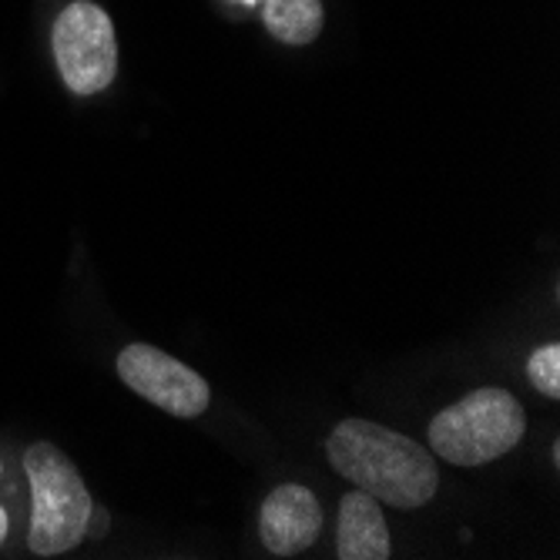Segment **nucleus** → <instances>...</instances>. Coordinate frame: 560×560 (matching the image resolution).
Segmentation results:
<instances>
[{
    "mask_svg": "<svg viewBox=\"0 0 560 560\" xmlns=\"http://www.w3.org/2000/svg\"><path fill=\"white\" fill-rule=\"evenodd\" d=\"M269 34L282 44L302 47L323 34V4L319 0H269L262 14Z\"/></svg>",
    "mask_w": 560,
    "mask_h": 560,
    "instance_id": "nucleus-8",
    "label": "nucleus"
},
{
    "mask_svg": "<svg viewBox=\"0 0 560 560\" xmlns=\"http://www.w3.org/2000/svg\"><path fill=\"white\" fill-rule=\"evenodd\" d=\"M24 474L34 497V514L27 530L31 553L37 557L68 553L84 540L88 514L94 506L78 467L55 443H31L24 450Z\"/></svg>",
    "mask_w": 560,
    "mask_h": 560,
    "instance_id": "nucleus-2",
    "label": "nucleus"
},
{
    "mask_svg": "<svg viewBox=\"0 0 560 560\" xmlns=\"http://www.w3.org/2000/svg\"><path fill=\"white\" fill-rule=\"evenodd\" d=\"M336 553L342 560H386L389 557V530L380 511V500H373L363 490L342 497Z\"/></svg>",
    "mask_w": 560,
    "mask_h": 560,
    "instance_id": "nucleus-7",
    "label": "nucleus"
},
{
    "mask_svg": "<svg viewBox=\"0 0 560 560\" xmlns=\"http://www.w3.org/2000/svg\"><path fill=\"white\" fill-rule=\"evenodd\" d=\"M108 524H112L108 511H101V506H91V514H88V527H84V537H94V540H101V537L108 534Z\"/></svg>",
    "mask_w": 560,
    "mask_h": 560,
    "instance_id": "nucleus-10",
    "label": "nucleus"
},
{
    "mask_svg": "<svg viewBox=\"0 0 560 560\" xmlns=\"http://www.w3.org/2000/svg\"><path fill=\"white\" fill-rule=\"evenodd\" d=\"M323 530V506L313 490L299 483H282L276 487L259 517V537L269 553L276 557H292L305 547H313Z\"/></svg>",
    "mask_w": 560,
    "mask_h": 560,
    "instance_id": "nucleus-6",
    "label": "nucleus"
},
{
    "mask_svg": "<svg viewBox=\"0 0 560 560\" xmlns=\"http://www.w3.org/2000/svg\"><path fill=\"white\" fill-rule=\"evenodd\" d=\"M0 470H4V467H0Z\"/></svg>",
    "mask_w": 560,
    "mask_h": 560,
    "instance_id": "nucleus-13",
    "label": "nucleus"
},
{
    "mask_svg": "<svg viewBox=\"0 0 560 560\" xmlns=\"http://www.w3.org/2000/svg\"><path fill=\"white\" fill-rule=\"evenodd\" d=\"M8 511H4V506H0V547H4V540H8Z\"/></svg>",
    "mask_w": 560,
    "mask_h": 560,
    "instance_id": "nucleus-11",
    "label": "nucleus"
},
{
    "mask_svg": "<svg viewBox=\"0 0 560 560\" xmlns=\"http://www.w3.org/2000/svg\"><path fill=\"white\" fill-rule=\"evenodd\" d=\"M329 464L355 490L380 503L413 511L433 500L440 470L427 446L373 420H342L326 440Z\"/></svg>",
    "mask_w": 560,
    "mask_h": 560,
    "instance_id": "nucleus-1",
    "label": "nucleus"
},
{
    "mask_svg": "<svg viewBox=\"0 0 560 560\" xmlns=\"http://www.w3.org/2000/svg\"><path fill=\"white\" fill-rule=\"evenodd\" d=\"M527 433L524 406L514 393L487 386L446 406L430 423V446L456 467H480L511 453Z\"/></svg>",
    "mask_w": 560,
    "mask_h": 560,
    "instance_id": "nucleus-3",
    "label": "nucleus"
},
{
    "mask_svg": "<svg viewBox=\"0 0 560 560\" xmlns=\"http://www.w3.org/2000/svg\"><path fill=\"white\" fill-rule=\"evenodd\" d=\"M238 4H259V0H238Z\"/></svg>",
    "mask_w": 560,
    "mask_h": 560,
    "instance_id": "nucleus-12",
    "label": "nucleus"
},
{
    "mask_svg": "<svg viewBox=\"0 0 560 560\" xmlns=\"http://www.w3.org/2000/svg\"><path fill=\"white\" fill-rule=\"evenodd\" d=\"M527 376L534 383V389H540L544 396L557 399L560 396V346H540L530 363H527Z\"/></svg>",
    "mask_w": 560,
    "mask_h": 560,
    "instance_id": "nucleus-9",
    "label": "nucleus"
},
{
    "mask_svg": "<svg viewBox=\"0 0 560 560\" xmlns=\"http://www.w3.org/2000/svg\"><path fill=\"white\" fill-rule=\"evenodd\" d=\"M118 376L131 393L141 399L155 402L159 410L178 417V420H195L209 410L212 389L191 366L172 360L168 352L148 346V342H131L118 355Z\"/></svg>",
    "mask_w": 560,
    "mask_h": 560,
    "instance_id": "nucleus-5",
    "label": "nucleus"
},
{
    "mask_svg": "<svg viewBox=\"0 0 560 560\" xmlns=\"http://www.w3.org/2000/svg\"><path fill=\"white\" fill-rule=\"evenodd\" d=\"M50 47L65 84L88 97L105 91L118 74V37L108 11H101L91 0H74L68 4L55 31H50Z\"/></svg>",
    "mask_w": 560,
    "mask_h": 560,
    "instance_id": "nucleus-4",
    "label": "nucleus"
}]
</instances>
